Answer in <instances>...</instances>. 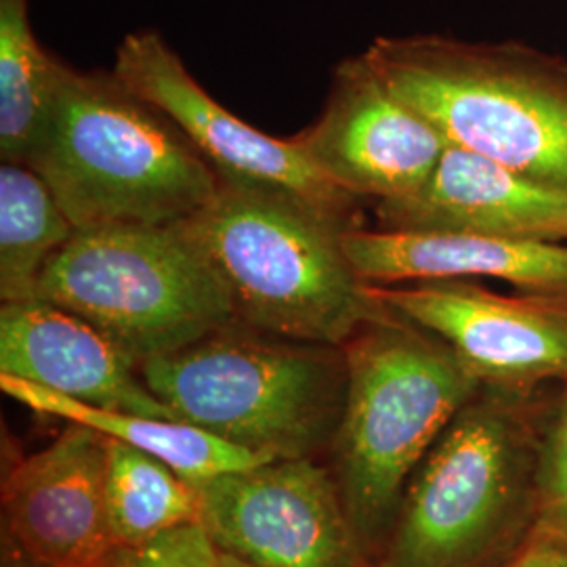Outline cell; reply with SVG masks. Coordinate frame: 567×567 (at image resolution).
I'll return each instance as SVG.
<instances>
[{
	"label": "cell",
	"mask_w": 567,
	"mask_h": 567,
	"mask_svg": "<svg viewBox=\"0 0 567 567\" xmlns=\"http://www.w3.org/2000/svg\"><path fill=\"white\" fill-rule=\"evenodd\" d=\"M344 250L365 284L446 282L489 278L529 295L567 297V246L463 231H344Z\"/></svg>",
	"instance_id": "9a60e30c"
},
{
	"label": "cell",
	"mask_w": 567,
	"mask_h": 567,
	"mask_svg": "<svg viewBox=\"0 0 567 567\" xmlns=\"http://www.w3.org/2000/svg\"><path fill=\"white\" fill-rule=\"evenodd\" d=\"M508 567H567L566 545H536Z\"/></svg>",
	"instance_id": "7402d4cb"
},
{
	"label": "cell",
	"mask_w": 567,
	"mask_h": 567,
	"mask_svg": "<svg viewBox=\"0 0 567 567\" xmlns=\"http://www.w3.org/2000/svg\"><path fill=\"white\" fill-rule=\"evenodd\" d=\"M107 446L65 423L2 480V543L41 567H102L114 550L105 503Z\"/></svg>",
	"instance_id": "7c38bea8"
},
{
	"label": "cell",
	"mask_w": 567,
	"mask_h": 567,
	"mask_svg": "<svg viewBox=\"0 0 567 567\" xmlns=\"http://www.w3.org/2000/svg\"><path fill=\"white\" fill-rule=\"evenodd\" d=\"M37 297L91 322L135 365L238 320L185 221L79 229L44 269Z\"/></svg>",
	"instance_id": "8992f818"
},
{
	"label": "cell",
	"mask_w": 567,
	"mask_h": 567,
	"mask_svg": "<svg viewBox=\"0 0 567 567\" xmlns=\"http://www.w3.org/2000/svg\"><path fill=\"white\" fill-rule=\"evenodd\" d=\"M32 166L76 229L182 224L210 203L221 179L158 107L112 72L65 63Z\"/></svg>",
	"instance_id": "6da1fadb"
},
{
	"label": "cell",
	"mask_w": 567,
	"mask_h": 567,
	"mask_svg": "<svg viewBox=\"0 0 567 567\" xmlns=\"http://www.w3.org/2000/svg\"><path fill=\"white\" fill-rule=\"evenodd\" d=\"M0 389L7 398L41 416L93 429L103 437L152 454L175 468L192 484H203L206 480L225 473L267 463V458L255 456L200 426L189 425L177 419L143 416L133 412L82 404L79 400L65 398L51 389L9 374H0Z\"/></svg>",
	"instance_id": "2e32d148"
},
{
	"label": "cell",
	"mask_w": 567,
	"mask_h": 567,
	"mask_svg": "<svg viewBox=\"0 0 567 567\" xmlns=\"http://www.w3.org/2000/svg\"><path fill=\"white\" fill-rule=\"evenodd\" d=\"M105 503L114 547L150 543L163 534L200 524L198 486L142 450L105 437Z\"/></svg>",
	"instance_id": "d6986e66"
},
{
	"label": "cell",
	"mask_w": 567,
	"mask_h": 567,
	"mask_svg": "<svg viewBox=\"0 0 567 567\" xmlns=\"http://www.w3.org/2000/svg\"><path fill=\"white\" fill-rule=\"evenodd\" d=\"M65 61L42 47L28 0H0V156L30 158L58 100Z\"/></svg>",
	"instance_id": "ac0fdd59"
},
{
	"label": "cell",
	"mask_w": 567,
	"mask_h": 567,
	"mask_svg": "<svg viewBox=\"0 0 567 567\" xmlns=\"http://www.w3.org/2000/svg\"><path fill=\"white\" fill-rule=\"evenodd\" d=\"M60 200L23 163L0 164V299H34L42 274L76 236Z\"/></svg>",
	"instance_id": "e0dca14e"
},
{
	"label": "cell",
	"mask_w": 567,
	"mask_h": 567,
	"mask_svg": "<svg viewBox=\"0 0 567 567\" xmlns=\"http://www.w3.org/2000/svg\"><path fill=\"white\" fill-rule=\"evenodd\" d=\"M219 550L200 524L179 527L150 543L116 547L102 567H215Z\"/></svg>",
	"instance_id": "ffe728a7"
},
{
	"label": "cell",
	"mask_w": 567,
	"mask_h": 567,
	"mask_svg": "<svg viewBox=\"0 0 567 567\" xmlns=\"http://www.w3.org/2000/svg\"><path fill=\"white\" fill-rule=\"evenodd\" d=\"M515 487L507 414L475 395L414 471L377 566H480L507 524Z\"/></svg>",
	"instance_id": "52a82bcc"
},
{
	"label": "cell",
	"mask_w": 567,
	"mask_h": 567,
	"mask_svg": "<svg viewBox=\"0 0 567 567\" xmlns=\"http://www.w3.org/2000/svg\"><path fill=\"white\" fill-rule=\"evenodd\" d=\"M200 526L248 567H362L364 548L332 468L278 458L196 484Z\"/></svg>",
	"instance_id": "ba28073f"
},
{
	"label": "cell",
	"mask_w": 567,
	"mask_h": 567,
	"mask_svg": "<svg viewBox=\"0 0 567 567\" xmlns=\"http://www.w3.org/2000/svg\"><path fill=\"white\" fill-rule=\"evenodd\" d=\"M110 72L124 89L175 122L221 182L295 196L358 227L355 196L330 182L292 140L269 137L215 102L158 30L126 34Z\"/></svg>",
	"instance_id": "9c48e42d"
},
{
	"label": "cell",
	"mask_w": 567,
	"mask_h": 567,
	"mask_svg": "<svg viewBox=\"0 0 567 567\" xmlns=\"http://www.w3.org/2000/svg\"><path fill=\"white\" fill-rule=\"evenodd\" d=\"M365 61L447 145L567 189V63L519 42L379 37Z\"/></svg>",
	"instance_id": "277c9868"
},
{
	"label": "cell",
	"mask_w": 567,
	"mask_h": 567,
	"mask_svg": "<svg viewBox=\"0 0 567 567\" xmlns=\"http://www.w3.org/2000/svg\"><path fill=\"white\" fill-rule=\"evenodd\" d=\"M290 140L330 182L377 204L416 192L447 147L442 133L398 97L362 53L334 68L322 114Z\"/></svg>",
	"instance_id": "8fae6325"
},
{
	"label": "cell",
	"mask_w": 567,
	"mask_h": 567,
	"mask_svg": "<svg viewBox=\"0 0 567 567\" xmlns=\"http://www.w3.org/2000/svg\"><path fill=\"white\" fill-rule=\"evenodd\" d=\"M0 374L82 404L175 419L102 330L39 297L0 307Z\"/></svg>",
	"instance_id": "5bb4252c"
},
{
	"label": "cell",
	"mask_w": 567,
	"mask_h": 567,
	"mask_svg": "<svg viewBox=\"0 0 567 567\" xmlns=\"http://www.w3.org/2000/svg\"><path fill=\"white\" fill-rule=\"evenodd\" d=\"M368 292L444 341L480 385L567 377V297H505L466 280L368 284Z\"/></svg>",
	"instance_id": "30bf717a"
},
{
	"label": "cell",
	"mask_w": 567,
	"mask_h": 567,
	"mask_svg": "<svg viewBox=\"0 0 567 567\" xmlns=\"http://www.w3.org/2000/svg\"><path fill=\"white\" fill-rule=\"evenodd\" d=\"M341 347L347 400L332 473L368 557L391 534L414 471L480 381L444 341L383 305Z\"/></svg>",
	"instance_id": "7a4b0ae2"
},
{
	"label": "cell",
	"mask_w": 567,
	"mask_h": 567,
	"mask_svg": "<svg viewBox=\"0 0 567 567\" xmlns=\"http://www.w3.org/2000/svg\"><path fill=\"white\" fill-rule=\"evenodd\" d=\"M215 567H248L243 561H238V559H234V557H229V555H225L219 550V557H217V564Z\"/></svg>",
	"instance_id": "603a6c76"
},
{
	"label": "cell",
	"mask_w": 567,
	"mask_h": 567,
	"mask_svg": "<svg viewBox=\"0 0 567 567\" xmlns=\"http://www.w3.org/2000/svg\"><path fill=\"white\" fill-rule=\"evenodd\" d=\"M185 225L244 324L295 341L343 344L381 311L344 250V231L353 227L295 196L221 182Z\"/></svg>",
	"instance_id": "5b68a950"
},
{
	"label": "cell",
	"mask_w": 567,
	"mask_h": 567,
	"mask_svg": "<svg viewBox=\"0 0 567 567\" xmlns=\"http://www.w3.org/2000/svg\"><path fill=\"white\" fill-rule=\"evenodd\" d=\"M137 370L177 421L267 461L332 452L343 419L341 344L295 341L240 320Z\"/></svg>",
	"instance_id": "3957f363"
},
{
	"label": "cell",
	"mask_w": 567,
	"mask_h": 567,
	"mask_svg": "<svg viewBox=\"0 0 567 567\" xmlns=\"http://www.w3.org/2000/svg\"><path fill=\"white\" fill-rule=\"evenodd\" d=\"M362 567H379V566H374V564H370V561H365L364 566Z\"/></svg>",
	"instance_id": "cb8c5ba5"
},
{
	"label": "cell",
	"mask_w": 567,
	"mask_h": 567,
	"mask_svg": "<svg viewBox=\"0 0 567 567\" xmlns=\"http://www.w3.org/2000/svg\"><path fill=\"white\" fill-rule=\"evenodd\" d=\"M374 213L381 229L567 240V189L456 145H447L416 192L374 204Z\"/></svg>",
	"instance_id": "4fadbf2b"
},
{
	"label": "cell",
	"mask_w": 567,
	"mask_h": 567,
	"mask_svg": "<svg viewBox=\"0 0 567 567\" xmlns=\"http://www.w3.org/2000/svg\"><path fill=\"white\" fill-rule=\"evenodd\" d=\"M543 503L548 522L567 529V400L543 463Z\"/></svg>",
	"instance_id": "44dd1931"
}]
</instances>
